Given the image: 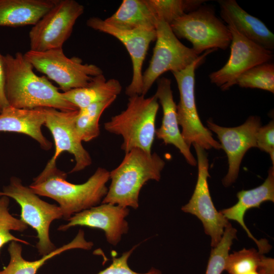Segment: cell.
<instances>
[{
    "mask_svg": "<svg viewBox=\"0 0 274 274\" xmlns=\"http://www.w3.org/2000/svg\"><path fill=\"white\" fill-rule=\"evenodd\" d=\"M227 26L232 35L229 58L222 68L209 75L211 82L222 90H227L235 85L243 73L256 65L269 62L273 56L272 51L248 39L232 26Z\"/></svg>",
    "mask_w": 274,
    "mask_h": 274,
    "instance_id": "cell-13",
    "label": "cell"
},
{
    "mask_svg": "<svg viewBox=\"0 0 274 274\" xmlns=\"http://www.w3.org/2000/svg\"><path fill=\"white\" fill-rule=\"evenodd\" d=\"M23 55L33 68L55 82L63 92L86 87L103 74L95 64L83 63L77 57H67L62 48L42 52L29 50Z\"/></svg>",
    "mask_w": 274,
    "mask_h": 274,
    "instance_id": "cell-7",
    "label": "cell"
},
{
    "mask_svg": "<svg viewBox=\"0 0 274 274\" xmlns=\"http://www.w3.org/2000/svg\"><path fill=\"white\" fill-rule=\"evenodd\" d=\"M86 24L95 30L113 36L124 45L130 55L132 66L131 81L126 88L125 94L129 97L141 95L143 65L150 43L156 40L155 28L143 27L133 30H122L109 25L104 20L96 17L89 18Z\"/></svg>",
    "mask_w": 274,
    "mask_h": 274,
    "instance_id": "cell-14",
    "label": "cell"
},
{
    "mask_svg": "<svg viewBox=\"0 0 274 274\" xmlns=\"http://www.w3.org/2000/svg\"><path fill=\"white\" fill-rule=\"evenodd\" d=\"M104 21L122 30L155 28L158 22L148 0H123L117 10Z\"/></svg>",
    "mask_w": 274,
    "mask_h": 274,
    "instance_id": "cell-23",
    "label": "cell"
},
{
    "mask_svg": "<svg viewBox=\"0 0 274 274\" xmlns=\"http://www.w3.org/2000/svg\"><path fill=\"white\" fill-rule=\"evenodd\" d=\"M155 29L156 44L153 55L148 67L143 74L142 94L144 95L163 73L181 71L199 56L192 48L180 41L166 22L158 21Z\"/></svg>",
    "mask_w": 274,
    "mask_h": 274,
    "instance_id": "cell-9",
    "label": "cell"
},
{
    "mask_svg": "<svg viewBox=\"0 0 274 274\" xmlns=\"http://www.w3.org/2000/svg\"><path fill=\"white\" fill-rule=\"evenodd\" d=\"M129 213L128 208L102 203L74 215L66 224L59 226L58 230L64 231L76 226L100 229L104 231L107 242L116 246L128 231L125 218Z\"/></svg>",
    "mask_w": 274,
    "mask_h": 274,
    "instance_id": "cell-16",
    "label": "cell"
},
{
    "mask_svg": "<svg viewBox=\"0 0 274 274\" xmlns=\"http://www.w3.org/2000/svg\"><path fill=\"white\" fill-rule=\"evenodd\" d=\"M122 86L115 79L106 80L102 74L94 78L87 86L62 92L63 97L78 109L91 104L117 98Z\"/></svg>",
    "mask_w": 274,
    "mask_h": 274,
    "instance_id": "cell-24",
    "label": "cell"
},
{
    "mask_svg": "<svg viewBox=\"0 0 274 274\" xmlns=\"http://www.w3.org/2000/svg\"><path fill=\"white\" fill-rule=\"evenodd\" d=\"M236 229L229 223L218 244L212 248L205 274H221L225 270L230 247L236 238Z\"/></svg>",
    "mask_w": 274,
    "mask_h": 274,
    "instance_id": "cell-28",
    "label": "cell"
},
{
    "mask_svg": "<svg viewBox=\"0 0 274 274\" xmlns=\"http://www.w3.org/2000/svg\"><path fill=\"white\" fill-rule=\"evenodd\" d=\"M264 256L254 248L233 252L227 257L225 270L229 274H242L259 266Z\"/></svg>",
    "mask_w": 274,
    "mask_h": 274,
    "instance_id": "cell-30",
    "label": "cell"
},
{
    "mask_svg": "<svg viewBox=\"0 0 274 274\" xmlns=\"http://www.w3.org/2000/svg\"><path fill=\"white\" fill-rule=\"evenodd\" d=\"M238 201L233 206L223 209L220 212L227 220L236 221L246 231L248 236L257 245L258 251L262 254L268 252L271 246L265 239H257L246 225L244 216L246 212L252 208H259L264 202H274V166L268 171V176L260 186L250 190H243L237 193Z\"/></svg>",
    "mask_w": 274,
    "mask_h": 274,
    "instance_id": "cell-18",
    "label": "cell"
},
{
    "mask_svg": "<svg viewBox=\"0 0 274 274\" xmlns=\"http://www.w3.org/2000/svg\"><path fill=\"white\" fill-rule=\"evenodd\" d=\"M198 164V176L193 194L188 202L181 208L184 212L196 216L202 222L205 233L211 238V245L215 247L219 243L225 227L229 223L216 209L212 201L208 183L209 160L206 150L193 144Z\"/></svg>",
    "mask_w": 274,
    "mask_h": 274,
    "instance_id": "cell-11",
    "label": "cell"
},
{
    "mask_svg": "<svg viewBox=\"0 0 274 274\" xmlns=\"http://www.w3.org/2000/svg\"><path fill=\"white\" fill-rule=\"evenodd\" d=\"M116 99L91 104L78 109L74 125L76 132L82 142H89L100 133L99 121L104 111Z\"/></svg>",
    "mask_w": 274,
    "mask_h": 274,
    "instance_id": "cell-25",
    "label": "cell"
},
{
    "mask_svg": "<svg viewBox=\"0 0 274 274\" xmlns=\"http://www.w3.org/2000/svg\"><path fill=\"white\" fill-rule=\"evenodd\" d=\"M136 246L137 245L133 247L130 250L124 252L120 257H114L110 266L97 274H162L159 270L154 267L143 273L136 272L129 267L128 260Z\"/></svg>",
    "mask_w": 274,
    "mask_h": 274,
    "instance_id": "cell-31",
    "label": "cell"
},
{
    "mask_svg": "<svg viewBox=\"0 0 274 274\" xmlns=\"http://www.w3.org/2000/svg\"><path fill=\"white\" fill-rule=\"evenodd\" d=\"M6 79V69L4 55L0 53V113L5 108L9 106L5 92Z\"/></svg>",
    "mask_w": 274,
    "mask_h": 274,
    "instance_id": "cell-33",
    "label": "cell"
},
{
    "mask_svg": "<svg viewBox=\"0 0 274 274\" xmlns=\"http://www.w3.org/2000/svg\"><path fill=\"white\" fill-rule=\"evenodd\" d=\"M9 203V197L0 196V249L6 244L12 241L29 245L27 241L17 238L11 233L12 230L23 232L27 229L28 225L10 213Z\"/></svg>",
    "mask_w": 274,
    "mask_h": 274,
    "instance_id": "cell-29",
    "label": "cell"
},
{
    "mask_svg": "<svg viewBox=\"0 0 274 274\" xmlns=\"http://www.w3.org/2000/svg\"><path fill=\"white\" fill-rule=\"evenodd\" d=\"M169 26L178 38L190 42L198 55L211 49H226L230 45L231 33L210 9L200 7L172 22Z\"/></svg>",
    "mask_w": 274,
    "mask_h": 274,
    "instance_id": "cell-8",
    "label": "cell"
},
{
    "mask_svg": "<svg viewBox=\"0 0 274 274\" xmlns=\"http://www.w3.org/2000/svg\"><path fill=\"white\" fill-rule=\"evenodd\" d=\"M159 101L163 110L160 127L156 129L155 135L165 145H173L183 155L191 165H197V160L192 154L190 147L185 142L180 130L177 113V105L174 100L170 79L162 77L157 80L154 94Z\"/></svg>",
    "mask_w": 274,
    "mask_h": 274,
    "instance_id": "cell-17",
    "label": "cell"
},
{
    "mask_svg": "<svg viewBox=\"0 0 274 274\" xmlns=\"http://www.w3.org/2000/svg\"><path fill=\"white\" fill-rule=\"evenodd\" d=\"M5 92L10 106L22 109L52 108L62 111L78 109L66 101L62 92L45 76H39L24 55H4Z\"/></svg>",
    "mask_w": 274,
    "mask_h": 274,
    "instance_id": "cell-1",
    "label": "cell"
},
{
    "mask_svg": "<svg viewBox=\"0 0 274 274\" xmlns=\"http://www.w3.org/2000/svg\"><path fill=\"white\" fill-rule=\"evenodd\" d=\"M164 161L156 153L133 149L121 163L110 172L111 180L102 203H111L137 209L142 187L149 180L159 181Z\"/></svg>",
    "mask_w": 274,
    "mask_h": 274,
    "instance_id": "cell-3",
    "label": "cell"
},
{
    "mask_svg": "<svg viewBox=\"0 0 274 274\" xmlns=\"http://www.w3.org/2000/svg\"><path fill=\"white\" fill-rule=\"evenodd\" d=\"M84 12V6L75 0H57L53 8L30 30V50L42 52L62 48L77 20Z\"/></svg>",
    "mask_w": 274,
    "mask_h": 274,
    "instance_id": "cell-10",
    "label": "cell"
},
{
    "mask_svg": "<svg viewBox=\"0 0 274 274\" xmlns=\"http://www.w3.org/2000/svg\"><path fill=\"white\" fill-rule=\"evenodd\" d=\"M45 115L42 108L22 109L9 106L0 113V132H15L27 135L36 140L42 149L50 150L52 143L43 134Z\"/></svg>",
    "mask_w": 274,
    "mask_h": 274,
    "instance_id": "cell-20",
    "label": "cell"
},
{
    "mask_svg": "<svg viewBox=\"0 0 274 274\" xmlns=\"http://www.w3.org/2000/svg\"><path fill=\"white\" fill-rule=\"evenodd\" d=\"M235 84L242 88H258L273 93V63L267 62L251 68L237 79Z\"/></svg>",
    "mask_w": 274,
    "mask_h": 274,
    "instance_id": "cell-27",
    "label": "cell"
},
{
    "mask_svg": "<svg viewBox=\"0 0 274 274\" xmlns=\"http://www.w3.org/2000/svg\"><path fill=\"white\" fill-rule=\"evenodd\" d=\"M203 0H148L158 21L168 24L185 14L201 7Z\"/></svg>",
    "mask_w": 274,
    "mask_h": 274,
    "instance_id": "cell-26",
    "label": "cell"
},
{
    "mask_svg": "<svg viewBox=\"0 0 274 274\" xmlns=\"http://www.w3.org/2000/svg\"><path fill=\"white\" fill-rule=\"evenodd\" d=\"M42 109L45 115L44 125L52 135L55 150L41 174H46L56 168L57 159L65 151L73 155L75 160V164L70 173L81 171L90 165L91 156L83 146L75 127L74 121L78 110L62 111L52 108Z\"/></svg>",
    "mask_w": 274,
    "mask_h": 274,
    "instance_id": "cell-12",
    "label": "cell"
},
{
    "mask_svg": "<svg viewBox=\"0 0 274 274\" xmlns=\"http://www.w3.org/2000/svg\"><path fill=\"white\" fill-rule=\"evenodd\" d=\"M93 246L92 242L86 240L84 232L81 229L70 243L56 248L38 260L27 261L22 256V248L20 243L12 241L8 248L9 262L7 266L0 270V274H36L39 269L50 259L67 250L74 249L88 250L91 249Z\"/></svg>",
    "mask_w": 274,
    "mask_h": 274,
    "instance_id": "cell-21",
    "label": "cell"
},
{
    "mask_svg": "<svg viewBox=\"0 0 274 274\" xmlns=\"http://www.w3.org/2000/svg\"><path fill=\"white\" fill-rule=\"evenodd\" d=\"M57 0H0V26L34 25Z\"/></svg>",
    "mask_w": 274,
    "mask_h": 274,
    "instance_id": "cell-22",
    "label": "cell"
},
{
    "mask_svg": "<svg viewBox=\"0 0 274 274\" xmlns=\"http://www.w3.org/2000/svg\"><path fill=\"white\" fill-rule=\"evenodd\" d=\"M257 147L269 154L274 166V122L270 121L264 126H261L256 135Z\"/></svg>",
    "mask_w": 274,
    "mask_h": 274,
    "instance_id": "cell-32",
    "label": "cell"
},
{
    "mask_svg": "<svg viewBox=\"0 0 274 274\" xmlns=\"http://www.w3.org/2000/svg\"><path fill=\"white\" fill-rule=\"evenodd\" d=\"M67 175L56 167L46 174H40L28 186L36 194L50 198L58 204L66 220L74 215L98 205L106 195L110 172L98 167L85 183L68 182Z\"/></svg>",
    "mask_w": 274,
    "mask_h": 274,
    "instance_id": "cell-2",
    "label": "cell"
},
{
    "mask_svg": "<svg viewBox=\"0 0 274 274\" xmlns=\"http://www.w3.org/2000/svg\"><path fill=\"white\" fill-rule=\"evenodd\" d=\"M159 109L155 95L129 97L127 107L104 124L108 132L123 138L121 148L125 153L133 149L151 152L155 132V120Z\"/></svg>",
    "mask_w": 274,
    "mask_h": 274,
    "instance_id": "cell-4",
    "label": "cell"
},
{
    "mask_svg": "<svg viewBox=\"0 0 274 274\" xmlns=\"http://www.w3.org/2000/svg\"><path fill=\"white\" fill-rule=\"evenodd\" d=\"M217 49L206 51L185 69L173 72L179 90L180 101L177 105V113L181 134L186 143L197 144L204 150L221 149L209 129L204 126L198 114L195 97V72L206 56Z\"/></svg>",
    "mask_w": 274,
    "mask_h": 274,
    "instance_id": "cell-5",
    "label": "cell"
},
{
    "mask_svg": "<svg viewBox=\"0 0 274 274\" xmlns=\"http://www.w3.org/2000/svg\"><path fill=\"white\" fill-rule=\"evenodd\" d=\"M242 274H274V260L264 256L259 266Z\"/></svg>",
    "mask_w": 274,
    "mask_h": 274,
    "instance_id": "cell-34",
    "label": "cell"
},
{
    "mask_svg": "<svg viewBox=\"0 0 274 274\" xmlns=\"http://www.w3.org/2000/svg\"><path fill=\"white\" fill-rule=\"evenodd\" d=\"M218 3L221 17L228 25L262 47L270 51L274 49V35L262 21L246 12L235 0H221Z\"/></svg>",
    "mask_w": 274,
    "mask_h": 274,
    "instance_id": "cell-19",
    "label": "cell"
},
{
    "mask_svg": "<svg viewBox=\"0 0 274 274\" xmlns=\"http://www.w3.org/2000/svg\"><path fill=\"white\" fill-rule=\"evenodd\" d=\"M207 122L209 129L217 134L221 149L227 155L228 170L222 183L228 187L236 180L246 152L251 148L257 147V132L261 126L260 118L251 116L244 123L234 127H222L211 120Z\"/></svg>",
    "mask_w": 274,
    "mask_h": 274,
    "instance_id": "cell-15",
    "label": "cell"
},
{
    "mask_svg": "<svg viewBox=\"0 0 274 274\" xmlns=\"http://www.w3.org/2000/svg\"><path fill=\"white\" fill-rule=\"evenodd\" d=\"M2 196L13 198L20 206V219L37 233L36 247L40 255L45 256L56 249L51 241L49 228L53 221L63 218L59 206L41 199L16 177H12L9 184L0 191Z\"/></svg>",
    "mask_w": 274,
    "mask_h": 274,
    "instance_id": "cell-6",
    "label": "cell"
}]
</instances>
